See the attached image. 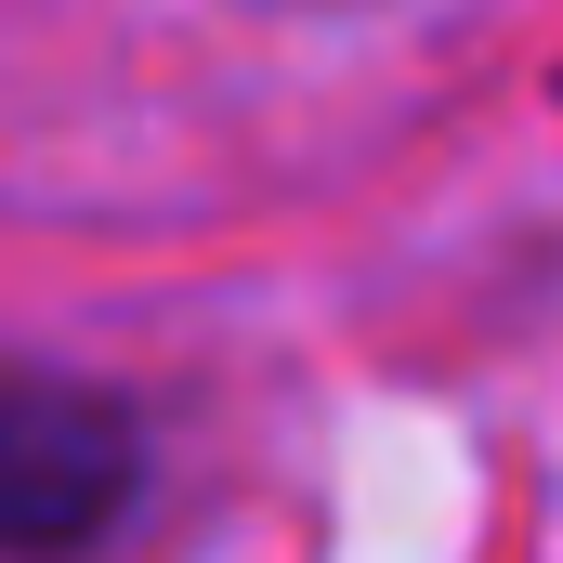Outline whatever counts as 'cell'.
Listing matches in <instances>:
<instances>
[{"instance_id":"6da1fadb","label":"cell","mask_w":563,"mask_h":563,"mask_svg":"<svg viewBox=\"0 0 563 563\" xmlns=\"http://www.w3.org/2000/svg\"><path fill=\"white\" fill-rule=\"evenodd\" d=\"M132 472H144V445L92 380H53V367L0 354V563L92 551L132 511Z\"/></svg>"}]
</instances>
